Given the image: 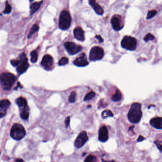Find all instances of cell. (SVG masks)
I'll return each mask as SVG.
<instances>
[{
    "mask_svg": "<svg viewBox=\"0 0 162 162\" xmlns=\"http://www.w3.org/2000/svg\"><path fill=\"white\" fill-rule=\"evenodd\" d=\"M142 115L141 104L137 102L133 103L128 114L129 121L133 124L139 123L141 119Z\"/></svg>",
    "mask_w": 162,
    "mask_h": 162,
    "instance_id": "obj_1",
    "label": "cell"
},
{
    "mask_svg": "<svg viewBox=\"0 0 162 162\" xmlns=\"http://www.w3.org/2000/svg\"><path fill=\"white\" fill-rule=\"evenodd\" d=\"M11 63L12 66L17 67V71L20 75L24 73L29 67L28 59L24 53L21 54L17 60H11Z\"/></svg>",
    "mask_w": 162,
    "mask_h": 162,
    "instance_id": "obj_2",
    "label": "cell"
},
{
    "mask_svg": "<svg viewBox=\"0 0 162 162\" xmlns=\"http://www.w3.org/2000/svg\"><path fill=\"white\" fill-rule=\"evenodd\" d=\"M16 80V77L12 73L6 72L0 75V84L4 90H10Z\"/></svg>",
    "mask_w": 162,
    "mask_h": 162,
    "instance_id": "obj_3",
    "label": "cell"
},
{
    "mask_svg": "<svg viewBox=\"0 0 162 162\" xmlns=\"http://www.w3.org/2000/svg\"><path fill=\"white\" fill-rule=\"evenodd\" d=\"M10 135L14 139L20 140L26 135V131L22 125L15 124L11 129Z\"/></svg>",
    "mask_w": 162,
    "mask_h": 162,
    "instance_id": "obj_4",
    "label": "cell"
},
{
    "mask_svg": "<svg viewBox=\"0 0 162 162\" xmlns=\"http://www.w3.org/2000/svg\"><path fill=\"white\" fill-rule=\"evenodd\" d=\"M71 22V18L69 11H63L61 12L59 18V26L62 30H68L70 28Z\"/></svg>",
    "mask_w": 162,
    "mask_h": 162,
    "instance_id": "obj_5",
    "label": "cell"
},
{
    "mask_svg": "<svg viewBox=\"0 0 162 162\" xmlns=\"http://www.w3.org/2000/svg\"><path fill=\"white\" fill-rule=\"evenodd\" d=\"M121 45L122 48L127 50H134L137 48V40L131 36H126L123 38Z\"/></svg>",
    "mask_w": 162,
    "mask_h": 162,
    "instance_id": "obj_6",
    "label": "cell"
},
{
    "mask_svg": "<svg viewBox=\"0 0 162 162\" xmlns=\"http://www.w3.org/2000/svg\"><path fill=\"white\" fill-rule=\"evenodd\" d=\"M104 55V51L102 48L95 46L90 50L89 55V61L91 62L99 61L102 59Z\"/></svg>",
    "mask_w": 162,
    "mask_h": 162,
    "instance_id": "obj_7",
    "label": "cell"
},
{
    "mask_svg": "<svg viewBox=\"0 0 162 162\" xmlns=\"http://www.w3.org/2000/svg\"><path fill=\"white\" fill-rule=\"evenodd\" d=\"M64 46L68 53L71 55L78 53L82 49V48L80 45H77L72 42H65Z\"/></svg>",
    "mask_w": 162,
    "mask_h": 162,
    "instance_id": "obj_8",
    "label": "cell"
},
{
    "mask_svg": "<svg viewBox=\"0 0 162 162\" xmlns=\"http://www.w3.org/2000/svg\"><path fill=\"white\" fill-rule=\"evenodd\" d=\"M88 140L87 132L85 131L81 132L76 139L74 142V146L77 148H80L86 143Z\"/></svg>",
    "mask_w": 162,
    "mask_h": 162,
    "instance_id": "obj_9",
    "label": "cell"
},
{
    "mask_svg": "<svg viewBox=\"0 0 162 162\" xmlns=\"http://www.w3.org/2000/svg\"><path fill=\"white\" fill-rule=\"evenodd\" d=\"M53 59L50 55H45L41 62V66L45 70H49L52 69L53 65Z\"/></svg>",
    "mask_w": 162,
    "mask_h": 162,
    "instance_id": "obj_10",
    "label": "cell"
},
{
    "mask_svg": "<svg viewBox=\"0 0 162 162\" xmlns=\"http://www.w3.org/2000/svg\"><path fill=\"white\" fill-rule=\"evenodd\" d=\"M75 66L79 67H84L88 65V62H87V57L84 53L81 54L79 57L77 58L73 62Z\"/></svg>",
    "mask_w": 162,
    "mask_h": 162,
    "instance_id": "obj_11",
    "label": "cell"
},
{
    "mask_svg": "<svg viewBox=\"0 0 162 162\" xmlns=\"http://www.w3.org/2000/svg\"><path fill=\"white\" fill-rule=\"evenodd\" d=\"M109 139V132L106 126L100 128L99 132V140L102 142H106Z\"/></svg>",
    "mask_w": 162,
    "mask_h": 162,
    "instance_id": "obj_12",
    "label": "cell"
},
{
    "mask_svg": "<svg viewBox=\"0 0 162 162\" xmlns=\"http://www.w3.org/2000/svg\"><path fill=\"white\" fill-rule=\"evenodd\" d=\"M111 24L113 29L116 31L121 30L124 27L120 20V18L117 15H115L112 18L111 20Z\"/></svg>",
    "mask_w": 162,
    "mask_h": 162,
    "instance_id": "obj_13",
    "label": "cell"
},
{
    "mask_svg": "<svg viewBox=\"0 0 162 162\" xmlns=\"http://www.w3.org/2000/svg\"><path fill=\"white\" fill-rule=\"evenodd\" d=\"M16 103L21 109V111L23 110H29L27 100L25 98L23 97L18 98L16 100Z\"/></svg>",
    "mask_w": 162,
    "mask_h": 162,
    "instance_id": "obj_14",
    "label": "cell"
},
{
    "mask_svg": "<svg viewBox=\"0 0 162 162\" xmlns=\"http://www.w3.org/2000/svg\"><path fill=\"white\" fill-rule=\"evenodd\" d=\"M74 37L79 41H83L85 40V36L83 30L80 27H77L73 31Z\"/></svg>",
    "mask_w": 162,
    "mask_h": 162,
    "instance_id": "obj_15",
    "label": "cell"
},
{
    "mask_svg": "<svg viewBox=\"0 0 162 162\" xmlns=\"http://www.w3.org/2000/svg\"><path fill=\"white\" fill-rule=\"evenodd\" d=\"M89 3L98 15H102L104 11L101 7L96 3V0H89Z\"/></svg>",
    "mask_w": 162,
    "mask_h": 162,
    "instance_id": "obj_16",
    "label": "cell"
},
{
    "mask_svg": "<svg viewBox=\"0 0 162 162\" xmlns=\"http://www.w3.org/2000/svg\"><path fill=\"white\" fill-rule=\"evenodd\" d=\"M150 124L154 128L161 130L162 128V118L156 117L152 118L150 120Z\"/></svg>",
    "mask_w": 162,
    "mask_h": 162,
    "instance_id": "obj_17",
    "label": "cell"
},
{
    "mask_svg": "<svg viewBox=\"0 0 162 162\" xmlns=\"http://www.w3.org/2000/svg\"><path fill=\"white\" fill-rule=\"evenodd\" d=\"M43 1L39 2H35L31 4L30 6V13L31 15H33L38 9L40 8L41 4H42Z\"/></svg>",
    "mask_w": 162,
    "mask_h": 162,
    "instance_id": "obj_18",
    "label": "cell"
},
{
    "mask_svg": "<svg viewBox=\"0 0 162 162\" xmlns=\"http://www.w3.org/2000/svg\"><path fill=\"white\" fill-rule=\"evenodd\" d=\"M122 99V94L118 89H116L115 94L112 96L111 100L114 102H117L120 101Z\"/></svg>",
    "mask_w": 162,
    "mask_h": 162,
    "instance_id": "obj_19",
    "label": "cell"
},
{
    "mask_svg": "<svg viewBox=\"0 0 162 162\" xmlns=\"http://www.w3.org/2000/svg\"><path fill=\"white\" fill-rule=\"evenodd\" d=\"M11 105V102L8 100H0V108L7 109Z\"/></svg>",
    "mask_w": 162,
    "mask_h": 162,
    "instance_id": "obj_20",
    "label": "cell"
},
{
    "mask_svg": "<svg viewBox=\"0 0 162 162\" xmlns=\"http://www.w3.org/2000/svg\"><path fill=\"white\" fill-rule=\"evenodd\" d=\"M114 114L111 110L109 109L105 110L103 111L101 114V117L103 118H106L108 117H113Z\"/></svg>",
    "mask_w": 162,
    "mask_h": 162,
    "instance_id": "obj_21",
    "label": "cell"
},
{
    "mask_svg": "<svg viewBox=\"0 0 162 162\" xmlns=\"http://www.w3.org/2000/svg\"><path fill=\"white\" fill-rule=\"evenodd\" d=\"M39 27L38 26V25H33V26L32 27L31 30H30V33H29L28 36V39L31 38L34 33H36V32L39 31Z\"/></svg>",
    "mask_w": 162,
    "mask_h": 162,
    "instance_id": "obj_22",
    "label": "cell"
},
{
    "mask_svg": "<svg viewBox=\"0 0 162 162\" xmlns=\"http://www.w3.org/2000/svg\"><path fill=\"white\" fill-rule=\"evenodd\" d=\"M96 94L94 92H90L87 93L86 95L85 96L84 98V101H88L90 100H92V99H93L95 96Z\"/></svg>",
    "mask_w": 162,
    "mask_h": 162,
    "instance_id": "obj_23",
    "label": "cell"
},
{
    "mask_svg": "<svg viewBox=\"0 0 162 162\" xmlns=\"http://www.w3.org/2000/svg\"><path fill=\"white\" fill-rule=\"evenodd\" d=\"M31 62L32 63H35L38 60V54L35 50L32 51L31 53Z\"/></svg>",
    "mask_w": 162,
    "mask_h": 162,
    "instance_id": "obj_24",
    "label": "cell"
},
{
    "mask_svg": "<svg viewBox=\"0 0 162 162\" xmlns=\"http://www.w3.org/2000/svg\"><path fill=\"white\" fill-rule=\"evenodd\" d=\"M20 116L22 119L24 120H27L29 117V110H23V111H21Z\"/></svg>",
    "mask_w": 162,
    "mask_h": 162,
    "instance_id": "obj_25",
    "label": "cell"
},
{
    "mask_svg": "<svg viewBox=\"0 0 162 162\" xmlns=\"http://www.w3.org/2000/svg\"><path fill=\"white\" fill-rule=\"evenodd\" d=\"M11 11V7L8 2H6L5 10L3 11V13L6 15L10 14Z\"/></svg>",
    "mask_w": 162,
    "mask_h": 162,
    "instance_id": "obj_26",
    "label": "cell"
},
{
    "mask_svg": "<svg viewBox=\"0 0 162 162\" xmlns=\"http://www.w3.org/2000/svg\"><path fill=\"white\" fill-rule=\"evenodd\" d=\"M68 62H69V59L68 58L63 57L59 61V65L60 66H63L67 64Z\"/></svg>",
    "mask_w": 162,
    "mask_h": 162,
    "instance_id": "obj_27",
    "label": "cell"
},
{
    "mask_svg": "<svg viewBox=\"0 0 162 162\" xmlns=\"http://www.w3.org/2000/svg\"><path fill=\"white\" fill-rule=\"evenodd\" d=\"M157 14V11L156 10H152L149 11L147 16V19L148 20L154 17Z\"/></svg>",
    "mask_w": 162,
    "mask_h": 162,
    "instance_id": "obj_28",
    "label": "cell"
},
{
    "mask_svg": "<svg viewBox=\"0 0 162 162\" xmlns=\"http://www.w3.org/2000/svg\"><path fill=\"white\" fill-rule=\"evenodd\" d=\"M76 93L75 92H72L71 93L69 96V101L70 102L74 103L76 101Z\"/></svg>",
    "mask_w": 162,
    "mask_h": 162,
    "instance_id": "obj_29",
    "label": "cell"
},
{
    "mask_svg": "<svg viewBox=\"0 0 162 162\" xmlns=\"http://www.w3.org/2000/svg\"><path fill=\"white\" fill-rule=\"evenodd\" d=\"M96 161V157L93 155H89L86 157L85 162H94Z\"/></svg>",
    "mask_w": 162,
    "mask_h": 162,
    "instance_id": "obj_30",
    "label": "cell"
},
{
    "mask_svg": "<svg viewBox=\"0 0 162 162\" xmlns=\"http://www.w3.org/2000/svg\"><path fill=\"white\" fill-rule=\"evenodd\" d=\"M155 38V36L153 34H151V33H148L145 36V38H144V40L146 42H147L149 40H154Z\"/></svg>",
    "mask_w": 162,
    "mask_h": 162,
    "instance_id": "obj_31",
    "label": "cell"
},
{
    "mask_svg": "<svg viewBox=\"0 0 162 162\" xmlns=\"http://www.w3.org/2000/svg\"><path fill=\"white\" fill-rule=\"evenodd\" d=\"M7 112V109L0 108V118L3 117L5 116Z\"/></svg>",
    "mask_w": 162,
    "mask_h": 162,
    "instance_id": "obj_32",
    "label": "cell"
},
{
    "mask_svg": "<svg viewBox=\"0 0 162 162\" xmlns=\"http://www.w3.org/2000/svg\"><path fill=\"white\" fill-rule=\"evenodd\" d=\"M154 143L157 146V148L160 150V152H162V142L161 141H159L158 140L154 142Z\"/></svg>",
    "mask_w": 162,
    "mask_h": 162,
    "instance_id": "obj_33",
    "label": "cell"
},
{
    "mask_svg": "<svg viewBox=\"0 0 162 162\" xmlns=\"http://www.w3.org/2000/svg\"><path fill=\"white\" fill-rule=\"evenodd\" d=\"M65 126H66V128H68V126L70 125V117H68L66 118V120H65Z\"/></svg>",
    "mask_w": 162,
    "mask_h": 162,
    "instance_id": "obj_34",
    "label": "cell"
},
{
    "mask_svg": "<svg viewBox=\"0 0 162 162\" xmlns=\"http://www.w3.org/2000/svg\"><path fill=\"white\" fill-rule=\"evenodd\" d=\"M96 38L97 39L99 40V42H100V43L103 42V39L101 36H100V35H96Z\"/></svg>",
    "mask_w": 162,
    "mask_h": 162,
    "instance_id": "obj_35",
    "label": "cell"
},
{
    "mask_svg": "<svg viewBox=\"0 0 162 162\" xmlns=\"http://www.w3.org/2000/svg\"><path fill=\"white\" fill-rule=\"evenodd\" d=\"M145 139V138L144 137H143L142 135H139V137L138 138V140H137V142H140L143 141Z\"/></svg>",
    "mask_w": 162,
    "mask_h": 162,
    "instance_id": "obj_36",
    "label": "cell"
},
{
    "mask_svg": "<svg viewBox=\"0 0 162 162\" xmlns=\"http://www.w3.org/2000/svg\"><path fill=\"white\" fill-rule=\"evenodd\" d=\"M16 161H17V162H19V161H22V162H23V159H19L16 160Z\"/></svg>",
    "mask_w": 162,
    "mask_h": 162,
    "instance_id": "obj_37",
    "label": "cell"
},
{
    "mask_svg": "<svg viewBox=\"0 0 162 162\" xmlns=\"http://www.w3.org/2000/svg\"><path fill=\"white\" fill-rule=\"evenodd\" d=\"M34 0H30V2H32Z\"/></svg>",
    "mask_w": 162,
    "mask_h": 162,
    "instance_id": "obj_38",
    "label": "cell"
}]
</instances>
